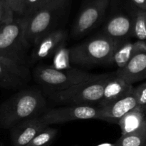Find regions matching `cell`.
Masks as SVG:
<instances>
[{
	"label": "cell",
	"mask_w": 146,
	"mask_h": 146,
	"mask_svg": "<svg viewBox=\"0 0 146 146\" xmlns=\"http://www.w3.org/2000/svg\"><path fill=\"white\" fill-rule=\"evenodd\" d=\"M46 107V101L41 91L21 90L0 104V127L11 129L22 121L39 117Z\"/></svg>",
	"instance_id": "obj_1"
},
{
	"label": "cell",
	"mask_w": 146,
	"mask_h": 146,
	"mask_svg": "<svg viewBox=\"0 0 146 146\" xmlns=\"http://www.w3.org/2000/svg\"><path fill=\"white\" fill-rule=\"evenodd\" d=\"M117 44L104 34H99L70 48V61L81 66L111 64Z\"/></svg>",
	"instance_id": "obj_2"
},
{
	"label": "cell",
	"mask_w": 146,
	"mask_h": 146,
	"mask_svg": "<svg viewBox=\"0 0 146 146\" xmlns=\"http://www.w3.org/2000/svg\"><path fill=\"white\" fill-rule=\"evenodd\" d=\"M107 74H94L77 68L58 70L51 66L41 65L36 67L34 77L41 86L51 92L63 91L70 87L87 81L103 78Z\"/></svg>",
	"instance_id": "obj_3"
},
{
	"label": "cell",
	"mask_w": 146,
	"mask_h": 146,
	"mask_svg": "<svg viewBox=\"0 0 146 146\" xmlns=\"http://www.w3.org/2000/svg\"><path fill=\"white\" fill-rule=\"evenodd\" d=\"M66 1L67 0H46L31 14L22 17L24 36L30 46H34L43 36L53 31L51 28Z\"/></svg>",
	"instance_id": "obj_4"
},
{
	"label": "cell",
	"mask_w": 146,
	"mask_h": 146,
	"mask_svg": "<svg viewBox=\"0 0 146 146\" xmlns=\"http://www.w3.org/2000/svg\"><path fill=\"white\" fill-rule=\"evenodd\" d=\"M30 46L24 36L23 19L19 17L0 27V56L27 66V51Z\"/></svg>",
	"instance_id": "obj_5"
},
{
	"label": "cell",
	"mask_w": 146,
	"mask_h": 146,
	"mask_svg": "<svg viewBox=\"0 0 146 146\" xmlns=\"http://www.w3.org/2000/svg\"><path fill=\"white\" fill-rule=\"evenodd\" d=\"M110 74L103 78L87 81L67 89L51 92V98L60 104L68 105L94 106L99 104L103 97L104 86Z\"/></svg>",
	"instance_id": "obj_6"
},
{
	"label": "cell",
	"mask_w": 146,
	"mask_h": 146,
	"mask_svg": "<svg viewBox=\"0 0 146 146\" xmlns=\"http://www.w3.org/2000/svg\"><path fill=\"white\" fill-rule=\"evenodd\" d=\"M38 118L47 126L79 120L97 119L101 121L99 108L95 106L68 105L58 107L44 111Z\"/></svg>",
	"instance_id": "obj_7"
},
{
	"label": "cell",
	"mask_w": 146,
	"mask_h": 146,
	"mask_svg": "<svg viewBox=\"0 0 146 146\" xmlns=\"http://www.w3.org/2000/svg\"><path fill=\"white\" fill-rule=\"evenodd\" d=\"M109 2L110 0H91L87 3L78 14L71 34L78 38L89 33L104 18Z\"/></svg>",
	"instance_id": "obj_8"
},
{
	"label": "cell",
	"mask_w": 146,
	"mask_h": 146,
	"mask_svg": "<svg viewBox=\"0 0 146 146\" xmlns=\"http://www.w3.org/2000/svg\"><path fill=\"white\" fill-rule=\"evenodd\" d=\"M29 69L27 66L0 56V86L7 89H19L29 81Z\"/></svg>",
	"instance_id": "obj_9"
},
{
	"label": "cell",
	"mask_w": 146,
	"mask_h": 146,
	"mask_svg": "<svg viewBox=\"0 0 146 146\" xmlns=\"http://www.w3.org/2000/svg\"><path fill=\"white\" fill-rule=\"evenodd\" d=\"M68 34L66 30H53L40 38L34 45L31 61L36 62L53 56L57 48L66 44Z\"/></svg>",
	"instance_id": "obj_10"
},
{
	"label": "cell",
	"mask_w": 146,
	"mask_h": 146,
	"mask_svg": "<svg viewBox=\"0 0 146 146\" xmlns=\"http://www.w3.org/2000/svg\"><path fill=\"white\" fill-rule=\"evenodd\" d=\"M38 117L22 121L10 130V136L13 146H27L31 140L45 127Z\"/></svg>",
	"instance_id": "obj_11"
},
{
	"label": "cell",
	"mask_w": 146,
	"mask_h": 146,
	"mask_svg": "<svg viewBox=\"0 0 146 146\" xmlns=\"http://www.w3.org/2000/svg\"><path fill=\"white\" fill-rule=\"evenodd\" d=\"M133 85L118 76L115 72L111 74L104 86L102 99L98 106L111 104L133 94Z\"/></svg>",
	"instance_id": "obj_12"
},
{
	"label": "cell",
	"mask_w": 146,
	"mask_h": 146,
	"mask_svg": "<svg viewBox=\"0 0 146 146\" xmlns=\"http://www.w3.org/2000/svg\"><path fill=\"white\" fill-rule=\"evenodd\" d=\"M132 17L123 14L114 15L107 21L104 29L103 34L113 41L119 43L127 40L132 35Z\"/></svg>",
	"instance_id": "obj_13"
},
{
	"label": "cell",
	"mask_w": 146,
	"mask_h": 146,
	"mask_svg": "<svg viewBox=\"0 0 146 146\" xmlns=\"http://www.w3.org/2000/svg\"><path fill=\"white\" fill-rule=\"evenodd\" d=\"M137 106L136 101L131 94L121 99L113 102L111 104L98 106L100 109L101 121L118 123V121L130 111Z\"/></svg>",
	"instance_id": "obj_14"
},
{
	"label": "cell",
	"mask_w": 146,
	"mask_h": 146,
	"mask_svg": "<svg viewBox=\"0 0 146 146\" xmlns=\"http://www.w3.org/2000/svg\"><path fill=\"white\" fill-rule=\"evenodd\" d=\"M115 74L131 85L145 80L146 78V54L134 56L123 67L118 68Z\"/></svg>",
	"instance_id": "obj_15"
},
{
	"label": "cell",
	"mask_w": 146,
	"mask_h": 146,
	"mask_svg": "<svg viewBox=\"0 0 146 146\" xmlns=\"http://www.w3.org/2000/svg\"><path fill=\"white\" fill-rule=\"evenodd\" d=\"M145 113L146 110L135 107L125 113L117 123L121 128V135L137 132L145 127Z\"/></svg>",
	"instance_id": "obj_16"
},
{
	"label": "cell",
	"mask_w": 146,
	"mask_h": 146,
	"mask_svg": "<svg viewBox=\"0 0 146 146\" xmlns=\"http://www.w3.org/2000/svg\"><path fill=\"white\" fill-rule=\"evenodd\" d=\"M133 57V43L124 40L118 43L112 56V62L118 68L123 67Z\"/></svg>",
	"instance_id": "obj_17"
},
{
	"label": "cell",
	"mask_w": 146,
	"mask_h": 146,
	"mask_svg": "<svg viewBox=\"0 0 146 146\" xmlns=\"http://www.w3.org/2000/svg\"><path fill=\"white\" fill-rule=\"evenodd\" d=\"M115 146H146V126L137 132L121 135Z\"/></svg>",
	"instance_id": "obj_18"
},
{
	"label": "cell",
	"mask_w": 146,
	"mask_h": 146,
	"mask_svg": "<svg viewBox=\"0 0 146 146\" xmlns=\"http://www.w3.org/2000/svg\"><path fill=\"white\" fill-rule=\"evenodd\" d=\"M133 20L132 35L139 41H145L146 38V11L145 10L136 9Z\"/></svg>",
	"instance_id": "obj_19"
},
{
	"label": "cell",
	"mask_w": 146,
	"mask_h": 146,
	"mask_svg": "<svg viewBox=\"0 0 146 146\" xmlns=\"http://www.w3.org/2000/svg\"><path fill=\"white\" fill-rule=\"evenodd\" d=\"M65 44L58 47L53 54V64L50 66L56 69L66 70L72 68L70 61V48H67Z\"/></svg>",
	"instance_id": "obj_20"
},
{
	"label": "cell",
	"mask_w": 146,
	"mask_h": 146,
	"mask_svg": "<svg viewBox=\"0 0 146 146\" xmlns=\"http://www.w3.org/2000/svg\"><path fill=\"white\" fill-rule=\"evenodd\" d=\"M58 131L46 126L40 131L27 146H50L56 137Z\"/></svg>",
	"instance_id": "obj_21"
},
{
	"label": "cell",
	"mask_w": 146,
	"mask_h": 146,
	"mask_svg": "<svg viewBox=\"0 0 146 146\" xmlns=\"http://www.w3.org/2000/svg\"><path fill=\"white\" fill-rule=\"evenodd\" d=\"M14 12L5 0H0V27L15 19Z\"/></svg>",
	"instance_id": "obj_22"
},
{
	"label": "cell",
	"mask_w": 146,
	"mask_h": 146,
	"mask_svg": "<svg viewBox=\"0 0 146 146\" xmlns=\"http://www.w3.org/2000/svg\"><path fill=\"white\" fill-rule=\"evenodd\" d=\"M133 96L136 101L137 106L141 109L146 110V84L142 83L133 88Z\"/></svg>",
	"instance_id": "obj_23"
},
{
	"label": "cell",
	"mask_w": 146,
	"mask_h": 146,
	"mask_svg": "<svg viewBox=\"0 0 146 146\" xmlns=\"http://www.w3.org/2000/svg\"><path fill=\"white\" fill-rule=\"evenodd\" d=\"M5 1L10 6L14 14H17L21 18L23 17L26 0H5Z\"/></svg>",
	"instance_id": "obj_24"
},
{
	"label": "cell",
	"mask_w": 146,
	"mask_h": 146,
	"mask_svg": "<svg viewBox=\"0 0 146 146\" xmlns=\"http://www.w3.org/2000/svg\"><path fill=\"white\" fill-rule=\"evenodd\" d=\"M140 54H146V44L145 41L137 40L133 43V56Z\"/></svg>",
	"instance_id": "obj_25"
},
{
	"label": "cell",
	"mask_w": 146,
	"mask_h": 146,
	"mask_svg": "<svg viewBox=\"0 0 146 146\" xmlns=\"http://www.w3.org/2000/svg\"><path fill=\"white\" fill-rule=\"evenodd\" d=\"M133 2L135 4L137 8L143 10L146 9L145 0H133Z\"/></svg>",
	"instance_id": "obj_26"
},
{
	"label": "cell",
	"mask_w": 146,
	"mask_h": 146,
	"mask_svg": "<svg viewBox=\"0 0 146 146\" xmlns=\"http://www.w3.org/2000/svg\"><path fill=\"white\" fill-rule=\"evenodd\" d=\"M96 146H115V144L111 143H101Z\"/></svg>",
	"instance_id": "obj_27"
},
{
	"label": "cell",
	"mask_w": 146,
	"mask_h": 146,
	"mask_svg": "<svg viewBox=\"0 0 146 146\" xmlns=\"http://www.w3.org/2000/svg\"><path fill=\"white\" fill-rule=\"evenodd\" d=\"M0 146H4V144L0 142Z\"/></svg>",
	"instance_id": "obj_28"
},
{
	"label": "cell",
	"mask_w": 146,
	"mask_h": 146,
	"mask_svg": "<svg viewBox=\"0 0 146 146\" xmlns=\"http://www.w3.org/2000/svg\"><path fill=\"white\" fill-rule=\"evenodd\" d=\"M42 1H43V2H44V1H46V0H42Z\"/></svg>",
	"instance_id": "obj_29"
},
{
	"label": "cell",
	"mask_w": 146,
	"mask_h": 146,
	"mask_svg": "<svg viewBox=\"0 0 146 146\" xmlns=\"http://www.w3.org/2000/svg\"><path fill=\"white\" fill-rule=\"evenodd\" d=\"M74 146H78V145H74Z\"/></svg>",
	"instance_id": "obj_30"
}]
</instances>
